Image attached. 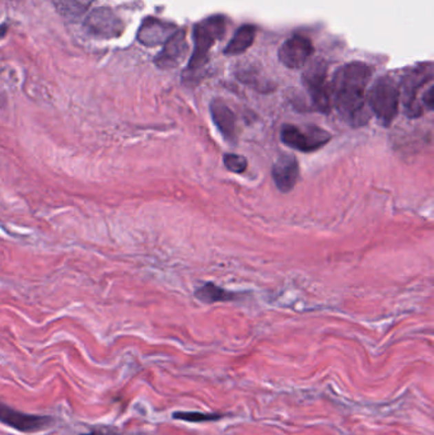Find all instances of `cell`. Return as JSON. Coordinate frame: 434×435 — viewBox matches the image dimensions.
<instances>
[{
	"label": "cell",
	"mask_w": 434,
	"mask_h": 435,
	"mask_svg": "<svg viewBox=\"0 0 434 435\" xmlns=\"http://www.w3.org/2000/svg\"><path fill=\"white\" fill-rule=\"evenodd\" d=\"M276 187L282 193H289L294 189L300 178L298 160L289 154H284L278 159L271 171Z\"/></svg>",
	"instance_id": "cell-12"
},
{
	"label": "cell",
	"mask_w": 434,
	"mask_h": 435,
	"mask_svg": "<svg viewBox=\"0 0 434 435\" xmlns=\"http://www.w3.org/2000/svg\"><path fill=\"white\" fill-rule=\"evenodd\" d=\"M174 418L192 421V423H203V421H213L222 418L220 415H210V414H201V412H175Z\"/></svg>",
	"instance_id": "cell-18"
},
{
	"label": "cell",
	"mask_w": 434,
	"mask_h": 435,
	"mask_svg": "<svg viewBox=\"0 0 434 435\" xmlns=\"http://www.w3.org/2000/svg\"><path fill=\"white\" fill-rule=\"evenodd\" d=\"M373 69L362 61H351L339 67L330 85L331 103L347 123L353 126L364 125L366 91Z\"/></svg>",
	"instance_id": "cell-1"
},
{
	"label": "cell",
	"mask_w": 434,
	"mask_h": 435,
	"mask_svg": "<svg viewBox=\"0 0 434 435\" xmlns=\"http://www.w3.org/2000/svg\"><path fill=\"white\" fill-rule=\"evenodd\" d=\"M331 134L318 126H307L300 129L296 125H284L280 131L282 142L292 149L311 153L322 148L331 140Z\"/></svg>",
	"instance_id": "cell-6"
},
{
	"label": "cell",
	"mask_w": 434,
	"mask_h": 435,
	"mask_svg": "<svg viewBox=\"0 0 434 435\" xmlns=\"http://www.w3.org/2000/svg\"><path fill=\"white\" fill-rule=\"evenodd\" d=\"M256 37V27L252 25H243L236 31L234 37L225 49L226 55L236 56L241 55L245 51L251 47V45L255 41Z\"/></svg>",
	"instance_id": "cell-14"
},
{
	"label": "cell",
	"mask_w": 434,
	"mask_h": 435,
	"mask_svg": "<svg viewBox=\"0 0 434 435\" xmlns=\"http://www.w3.org/2000/svg\"><path fill=\"white\" fill-rule=\"evenodd\" d=\"M176 25L156 18H148L143 22L138 31V41L144 46L154 47L166 43L168 39L175 34Z\"/></svg>",
	"instance_id": "cell-11"
},
{
	"label": "cell",
	"mask_w": 434,
	"mask_h": 435,
	"mask_svg": "<svg viewBox=\"0 0 434 435\" xmlns=\"http://www.w3.org/2000/svg\"><path fill=\"white\" fill-rule=\"evenodd\" d=\"M225 166H226L228 171L234 172V173H243L246 169H247V159L245 158L243 156L240 154H234V153H227L225 154Z\"/></svg>",
	"instance_id": "cell-17"
},
{
	"label": "cell",
	"mask_w": 434,
	"mask_h": 435,
	"mask_svg": "<svg viewBox=\"0 0 434 435\" xmlns=\"http://www.w3.org/2000/svg\"><path fill=\"white\" fill-rule=\"evenodd\" d=\"M196 298L204 303H216V301H236L238 294L227 292L226 289L219 288L213 283H207L196 290Z\"/></svg>",
	"instance_id": "cell-15"
},
{
	"label": "cell",
	"mask_w": 434,
	"mask_h": 435,
	"mask_svg": "<svg viewBox=\"0 0 434 435\" xmlns=\"http://www.w3.org/2000/svg\"><path fill=\"white\" fill-rule=\"evenodd\" d=\"M90 31L97 36L111 39L123 32V23L116 14L110 9L99 8L93 10L85 22Z\"/></svg>",
	"instance_id": "cell-10"
},
{
	"label": "cell",
	"mask_w": 434,
	"mask_h": 435,
	"mask_svg": "<svg viewBox=\"0 0 434 435\" xmlns=\"http://www.w3.org/2000/svg\"><path fill=\"white\" fill-rule=\"evenodd\" d=\"M226 34V18L211 16L196 23L192 31L194 51L187 65V72H196L204 67L209 59V51L216 42Z\"/></svg>",
	"instance_id": "cell-3"
},
{
	"label": "cell",
	"mask_w": 434,
	"mask_h": 435,
	"mask_svg": "<svg viewBox=\"0 0 434 435\" xmlns=\"http://www.w3.org/2000/svg\"><path fill=\"white\" fill-rule=\"evenodd\" d=\"M433 91L431 67L414 69L402 79L400 96L408 118H420L433 109Z\"/></svg>",
	"instance_id": "cell-2"
},
{
	"label": "cell",
	"mask_w": 434,
	"mask_h": 435,
	"mask_svg": "<svg viewBox=\"0 0 434 435\" xmlns=\"http://www.w3.org/2000/svg\"><path fill=\"white\" fill-rule=\"evenodd\" d=\"M82 435H118L116 433V430H114L112 427H94L93 430H91L90 433H85Z\"/></svg>",
	"instance_id": "cell-19"
},
{
	"label": "cell",
	"mask_w": 434,
	"mask_h": 435,
	"mask_svg": "<svg viewBox=\"0 0 434 435\" xmlns=\"http://www.w3.org/2000/svg\"><path fill=\"white\" fill-rule=\"evenodd\" d=\"M210 115L218 130L228 142H234L237 139V120L234 111L222 100H211Z\"/></svg>",
	"instance_id": "cell-13"
},
{
	"label": "cell",
	"mask_w": 434,
	"mask_h": 435,
	"mask_svg": "<svg viewBox=\"0 0 434 435\" xmlns=\"http://www.w3.org/2000/svg\"><path fill=\"white\" fill-rule=\"evenodd\" d=\"M0 423L22 433H36L50 427L54 420L50 416L25 414L0 402Z\"/></svg>",
	"instance_id": "cell-7"
},
{
	"label": "cell",
	"mask_w": 434,
	"mask_h": 435,
	"mask_svg": "<svg viewBox=\"0 0 434 435\" xmlns=\"http://www.w3.org/2000/svg\"><path fill=\"white\" fill-rule=\"evenodd\" d=\"M189 52V43L186 41L184 30H177L168 39L163 50L156 56V65L161 69H174L178 67Z\"/></svg>",
	"instance_id": "cell-9"
},
{
	"label": "cell",
	"mask_w": 434,
	"mask_h": 435,
	"mask_svg": "<svg viewBox=\"0 0 434 435\" xmlns=\"http://www.w3.org/2000/svg\"><path fill=\"white\" fill-rule=\"evenodd\" d=\"M368 100L375 116L387 127L397 116L400 88L391 76H380L369 91Z\"/></svg>",
	"instance_id": "cell-4"
},
{
	"label": "cell",
	"mask_w": 434,
	"mask_h": 435,
	"mask_svg": "<svg viewBox=\"0 0 434 435\" xmlns=\"http://www.w3.org/2000/svg\"><path fill=\"white\" fill-rule=\"evenodd\" d=\"M93 0H55L59 10L65 14L76 17L83 14L87 9L91 7Z\"/></svg>",
	"instance_id": "cell-16"
},
{
	"label": "cell",
	"mask_w": 434,
	"mask_h": 435,
	"mask_svg": "<svg viewBox=\"0 0 434 435\" xmlns=\"http://www.w3.org/2000/svg\"><path fill=\"white\" fill-rule=\"evenodd\" d=\"M313 54V45L307 37L294 34L280 46L278 58L284 67L301 69L304 67Z\"/></svg>",
	"instance_id": "cell-8"
},
{
	"label": "cell",
	"mask_w": 434,
	"mask_h": 435,
	"mask_svg": "<svg viewBox=\"0 0 434 435\" xmlns=\"http://www.w3.org/2000/svg\"><path fill=\"white\" fill-rule=\"evenodd\" d=\"M327 69L329 64L325 60H315L309 64L302 76L303 84L315 107L325 114L330 112L333 105L330 85L327 83Z\"/></svg>",
	"instance_id": "cell-5"
}]
</instances>
